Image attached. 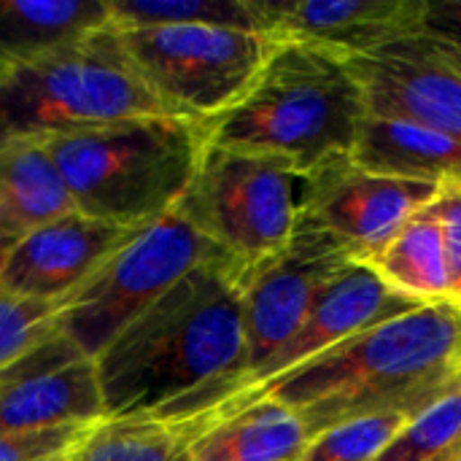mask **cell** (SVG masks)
<instances>
[{
	"label": "cell",
	"instance_id": "f546056e",
	"mask_svg": "<svg viewBox=\"0 0 461 461\" xmlns=\"http://www.w3.org/2000/svg\"><path fill=\"white\" fill-rule=\"evenodd\" d=\"M49 461H76V459H73V454H65V456H57V459H49Z\"/></svg>",
	"mask_w": 461,
	"mask_h": 461
},
{
	"label": "cell",
	"instance_id": "ffe728a7",
	"mask_svg": "<svg viewBox=\"0 0 461 461\" xmlns=\"http://www.w3.org/2000/svg\"><path fill=\"white\" fill-rule=\"evenodd\" d=\"M378 278L419 305L448 303V267L438 219L419 211L370 262Z\"/></svg>",
	"mask_w": 461,
	"mask_h": 461
},
{
	"label": "cell",
	"instance_id": "6da1fadb",
	"mask_svg": "<svg viewBox=\"0 0 461 461\" xmlns=\"http://www.w3.org/2000/svg\"><path fill=\"white\" fill-rule=\"evenodd\" d=\"M243 270L213 259L186 273L95 359L105 419L189 424L246 367Z\"/></svg>",
	"mask_w": 461,
	"mask_h": 461
},
{
	"label": "cell",
	"instance_id": "7a4b0ae2",
	"mask_svg": "<svg viewBox=\"0 0 461 461\" xmlns=\"http://www.w3.org/2000/svg\"><path fill=\"white\" fill-rule=\"evenodd\" d=\"M459 384L461 311L448 303L419 305L348 338L186 429L194 438V429L230 411L276 400L294 411L308 435L316 438L365 416L405 413L416 419Z\"/></svg>",
	"mask_w": 461,
	"mask_h": 461
},
{
	"label": "cell",
	"instance_id": "9a60e30c",
	"mask_svg": "<svg viewBox=\"0 0 461 461\" xmlns=\"http://www.w3.org/2000/svg\"><path fill=\"white\" fill-rule=\"evenodd\" d=\"M273 38L365 54L424 22V0H259Z\"/></svg>",
	"mask_w": 461,
	"mask_h": 461
},
{
	"label": "cell",
	"instance_id": "ac0fdd59",
	"mask_svg": "<svg viewBox=\"0 0 461 461\" xmlns=\"http://www.w3.org/2000/svg\"><path fill=\"white\" fill-rule=\"evenodd\" d=\"M76 205L51 159L46 140L27 138L0 146V224L14 235H27Z\"/></svg>",
	"mask_w": 461,
	"mask_h": 461
},
{
	"label": "cell",
	"instance_id": "5b68a950",
	"mask_svg": "<svg viewBox=\"0 0 461 461\" xmlns=\"http://www.w3.org/2000/svg\"><path fill=\"white\" fill-rule=\"evenodd\" d=\"M165 113L113 22L41 57L0 65V146Z\"/></svg>",
	"mask_w": 461,
	"mask_h": 461
},
{
	"label": "cell",
	"instance_id": "4316f807",
	"mask_svg": "<svg viewBox=\"0 0 461 461\" xmlns=\"http://www.w3.org/2000/svg\"><path fill=\"white\" fill-rule=\"evenodd\" d=\"M438 219L448 267V305L461 311V181H446L427 205Z\"/></svg>",
	"mask_w": 461,
	"mask_h": 461
},
{
	"label": "cell",
	"instance_id": "5bb4252c",
	"mask_svg": "<svg viewBox=\"0 0 461 461\" xmlns=\"http://www.w3.org/2000/svg\"><path fill=\"white\" fill-rule=\"evenodd\" d=\"M413 308H419V303H413V300L397 294L394 289H389L370 265L351 262L316 297V303H313L308 319L303 321V327L297 330V335L224 405H230L238 397H243V394H249V392H254V389H259V386H265V384H270V381H276V378H281V375H286L292 370H297L300 365L321 357L324 351L346 343L348 338H354V335H359V332H365L370 327H378V324H384L389 319H397V316H402V313H408ZM221 408H216V411H221ZM200 421H194V424H200ZM194 424H184V427H194Z\"/></svg>",
	"mask_w": 461,
	"mask_h": 461
},
{
	"label": "cell",
	"instance_id": "603a6c76",
	"mask_svg": "<svg viewBox=\"0 0 461 461\" xmlns=\"http://www.w3.org/2000/svg\"><path fill=\"white\" fill-rule=\"evenodd\" d=\"M461 448V384L421 411L375 461H446Z\"/></svg>",
	"mask_w": 461,
	"mask_h": 461
},
{
	"label": "cell",
	"instance_id": "484cf974",
	"mask_svg": "<svg viewBox=\"0 0 461 461\" xmlns=\"http://www.w3.org/2000/svg\"><path fill=\"white\" fill-rule=\"evenodd\" d=\"M92 427L0 432V461H49L73 454Z\"/></svg>",
	"mask_w": 461,
	"mask_h": 461
},
{
	"label": "cell",
	"instance_id": "9c48e42d",
	"mask_svg": "<svg viewBox=\"0 0 461 461\" xmlns=\"http://www.w3.org/2000/svg\"><path fill=\"white\" fill-rule=\"evenodd\" d=\"M351 262L357 259L338 240L297 221V230L281 254L270 257L267 262L240 276L246 367L240 378L216 400V405L208 413H213L230 397H235L297 335L316 297ZM208 413H203L200 419H205Z\"/></svg>",
	"mask_w": 461,
	"mask_h": 461
},
{
	"label": "cell",
	"instance_id": "30bf717a",
	"mask_svg": "<svg viewBox=\"0 0 461 461\" xmlns=\"http://www.w3.org/2000/svg\"><path fill=\"white\" fill-rule=\"evenodd\" d=\"M367 116L411 122L461 140V46L424 24L348 59Z\"/></svg>",
	"mask_w": 461,
	"mask_h": 461
},
{
	"label": "cell",
	"instance_id": "83f0119b",
	"mask_svg": "<svg viewBox=\"0 0 461 461\" xmlns=\"http://www.w3.org/2000/svg\"><path fill=\"white\" fill-rule=\"evenodd\" d=\"M435 35L461 46V0H424V22Z\"/></svg>",
	"mask_w": 461,
	"mask_h": 461
},
{
	"label": "cell",
	"instance_id": "d6986e66",
	"mask_svg": "<svg viewBox=\"0 0 461 461\" xmlns=\"http://www.w3.org/2000/svg\"><path fill=\"white\" fill-rule=\"evenodd\" d=\"M105 24L108 0H0V65L41 57Z\"/></svg>",
	"mask_w": 461,
	"mask_h": 461
},
{
	"label": "cell",
	"instance_id": "4fadbf2b",
	"mask_svg": "<svg viewBox=\"0 0 461 461\" xmlns=\"http://www.w3.org/2000/svg\"><path fill=\"white\" fill-rule=\"evenodd\" d=\"M138 232L78 211L59 216L16 240L0 289L30 300L59 303Z\"/></svg>",
	"mask_w": 461,
	"mask_h": 461
},
{
	"label": "cell",
	"instance_id": "cb8c5ba5",
	"mask_svg": "<svg viewBox=\"0 0 461 461\" xmlns=\"http://www.w3.org/2000/svg\"><path fill=\"white\" fill-rule=\"evenodd\" d=\"M408 421L405 413H384L338 424L311 438L297 461H375Z\"/></svg>",
	"mask_w": 461,
	"mask_h": 461
},
{
	"label": "cell",
	"instance_id": "8fae6325",
	"mask_svg": "<svg viewBox=\"0 0 461 461\" xmlns=\"http://www.w3.org/2000/svg\"><path fill=\"white\" fill-rule=\"evenodd\" d=\"M438 186L373 173L351 157H335L305 173L300 224L330 235L357 262L370 265L432 203Z\"/></svg>",
	"mask_w": 461,
	"mask_h": 461
},
{
	"label": "cell",
	"instance_id": "2e32d148",
	"mask_svg": "<svg viewBox=\"0 0 461 461\" xmlns=\"http://www.w3.org/2000/svg\"><path fill=\"white\" fill-rule=\"evenodd\" d=\"M311 435L276 400H257L194 429L192 461H297Z\"/></svg>",
	"mask_w": 461,
	"mask_h": 461
},
{
	"label": "cell",
	"instance_id": "e0dca14e",
	"mask_svg": "<svg viewBox=\"0 0 461 461\" xmlns=\"http://www.w3.org/2000/svg\"><path fill=\"white\" fill-rule=\"evenodd\" d=\"M351 159L373 173L446 184L461 181V140L411 122L367 116Z\"/></svg>",
	"mask_w": 461,
	"mask_h": 461
},
{
	"label": "cell",
	"instance_id": "7402d4cb",
	"mask_svg": "<svg viewBox=\"0 0 461 461\" xmlns=\"http://www.w3.org/2000/svg\"><path fill=\"white\" fill-rule=\"evenodd\" d=\"M116 27L140 24H221L267 32L259 0H108Z\"/></svg>",
	"mask_w": 461,
	"mask_h": 461
},
{
	"label": "cell",
	"instance_id": "52a82bcc",
	"mask_svg": "<svg viewBox=\"0 0 461 461\" xmlns=\"http://www.w3.org/2000/svg\"><path fill=\"white\" fill-rule=\"evenodd\" d=\"M227 259L176 211L113 251L78 289L59 300L57 335L97 359L111 340L205 262Z\"/></svg>",
	"mask_w": 461,
	"mask_h": 461
},
{
	"label": "cell",
	"instance_id": "8992f818",
	"mask_svg": "<svg viewBox=\"0 0 461 461\" xmlns=\"http://www.w3.org/2000/svg\"><path fill=\"white\" fill-rule=\"evenodd\" d=\"M303 189L305 173L281 157L208 143L176 213L246 273L289 246Z\"/></svg>",
	"mask_w": 461,
	"mask_h": 461
},
{
	"label": "cell",
	"instance_id": "d4e9b609",
	"mask_svg": "<svg viewBox=\"0 0 461 461\" xmlns=\"http://www.w3.org/2000/svg\"><path fill=\"white\" fill-rule=\"evenodd\" d=\"M59 303L30 300L0 289V373L57 335Z\"/></svg>",
	"mask_w": 461,
	"mask_h": 461
},
{
	"label": "cell",
	"instance_id": "f1b7e54d",
	"mask_svg": "<svg viewBox=\"0 0 461 461\" xmlns=\"http://www.w3.org/2000/svg\"><path fill=\"white\" fill-rule=\"evenodd\" d=\"M16 240H19V235H14L8 227H3V224H0V278H3L5 262H8V257H11V251H14Z\"/></svg>",
	"mask_w": 461,
	"mask_h": 461
},
{
	"label": "cell",
	"instance_id": "3957f363",
	"mask_svg": "<svg viewBox=\"0 0 461 461\" xmlns=\"http://www.w3.org/2000/svg\"><path fill=\"white\" fill-rule=\"evenodd\" d=\"M365 119L367 103L346 57L276 38L249 92L205 130L213 146L281 157L311 173L351 157Z\"/></svg>",
	"mask_w": 461,
	"mask_h": 461
},
{
	"label": "cell",
	"instance_id": "7c38bea8",
	"mask_svg": "<svg viewBox=\"0 0 461 461\" xmlns=\"http://www.w3.org/2000/svg\"><path fill=\"white\" fill-rule=\"evenodd\" d=\"M100 421H105V405L95 359L76 354L59 335L0 373V432Z\"/></svg>",
	"mask_w": 461,
	"mask_h": 461
},
{
	"label": "cell",
	"instance_id": "ba28073f",
	"mask_svg": "<svg viewBox=\"0 0 461 461\" xmlns=\"http://www.w3.org/2000/svg\"><path fill=\"white\" fill-rule=\"evenodd\" d=\"M116 27V24H113ZM122 46L157 100L176 116L213 122L254 84L276 38L221 24L116 27Z\"/></svg>",
	"mask_w": 461,
	"mask_h": 461
},
{
	"label": "cell",
	"instance_id": "4dcf8cb0",
	"mask_svg": "<svg viewBox=\"0 0 461 461\" xmlns=\"http://www.w3.org/2000/svg\"><path fill=\"white\" fill-rule=\"evenodd\" d=\"M446 461H461V448L454 454V456H451V459H446Z\"/></svg>",
	"mask_w": 461,
	"mask_h": 461
},
{
	"label": "cell",
	"instance_id": "277c9868",
	"mask_svg": "<svg viewBox=\"0 0 461 461\" xmlns=\"http://www.w3.org/2000/svg\"><path fill=\"white\" fill-rule=\"evenodd\" d=\"M78 213L143 230L176 211L208 146L203 122L135 116L46 138Z\"/></svg>",
	"mask_w": 461,
	"mask_h": 461
},
{
	"label": "cell",
	"instance_id": "44dd1931",
	"mask_svg": "<svg viewBox=\"0 0 461 461\" xmlns=\"http://www.w3.org/2000/svg\"><path fill=\"white\" fill-rule=\"evenodd\" d=\"M192 432L184 424L135 416L105 419L73 451L76 461H192Z\"/></svg>",
	"mask_w": 461,
	"mask_h": 461
}]
</instances>
